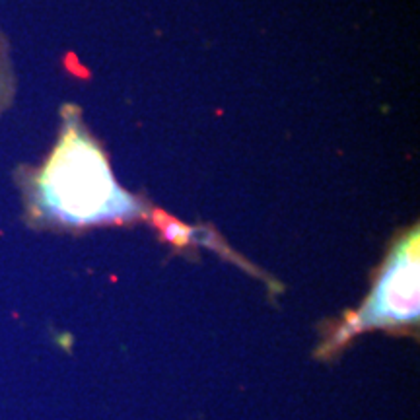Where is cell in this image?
<instances>
[{
	"instance_id": "obj_1",
	"label": "cell",
	"mask_w": 420,
	"mask_h": 420,
	"mask_svg": "<svg viewBox=\"0 0 420 420\" xmlns=\"http://www.w3.org/2000/svg\"><path fill=\"white\" fill-rule=\"evenodd\" d=\"M60 115L59 138L45 162L18 173L26 220L39 230L76 232L146 218V204L113 177L80 109L68 103Z\"/></svg>"
},
{
	"instance_id": "obj_2",
	"label": "cell",
	"mask_w": 420,
	"mask_h": 420,
	"mask_svg": "<svg viewBox=\"0 0 420 420\" xmlns=\"http://www.w3.org/2000/svg\"><path fill=\"white\" fill-rule=\"evenodd\" d=\"M418 325V230H408L393 243L370 296L356 311L337 323L319 348L335 354L360 333L374 329L410 331Z\"/></svg>"
},
{
	"instance_id": "obj_3",
	"label": "cell",
	"mask_w": 420,
	"mask_h": 420,
	"mask_svg": "<svg viewBox=\"0 0 420 420\" xmlns=\"http://www.w3.org/2000/svg\"><path fill=\"white\" fill-rule=\"evenodd\" d=\"M12 97H14V74H12L6 43L0 35V115L12 103Z\"/></svg>"
}]
</instances>
